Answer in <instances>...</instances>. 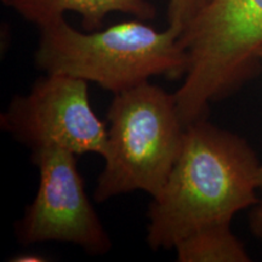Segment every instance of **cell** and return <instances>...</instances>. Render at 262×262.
Wrapping results in <instances>:
<instances>
[{
	"mask_svg": "<svg viewBox=\"0 0 262 262\" xmlns=\"http://www.w3.org/2000/svg\"><path fill=\"white\" fill-rule=\"evenodd\" d=\"M261 163L250 145L231 131L199 119L186 126L180 155L149 205L147 243L173 249L210 225L231 224L258 201Z\"/></svg>",
	"mask_w": 262,
	"mask_h": 262,
	"instance_id": "1",
	"label": "cell"
},
{
	"mask_svg": "<svg viewBox=\"0 0 262 262\" xmlns=\"http://www.w3.org/2000/svg\"><path fill=\"white\" fill-rule=\"evenodd\" d=\"M39 29L34 55L38 70L91 81L113 95L152 77L176 79L187 70V54L179 35L169 27L157 31L139 18L80 32L62 17Z\"/></svg>",
	"mask_w": 262,
	"mask_h": 262,
	"instance_id": "2",
	"label": "cell"
},
{
	"mask_svg": "<svg viewBox=\"0 0 262 262\" xmlns=\"http://www.w3.org/2000/svg\"><path fill=\"white\" fill-rule=\"evenodd\" d=\"M107 120L104 166L94 199L102 203L135 191L156 196L178 159L186 131L175 94L146 81L114 95Z\"/></svg>",
	"mask_w": 262,
	"mask_h": 262,
	"instance_id": "3",
	"label": "cell"
},
{
	"mask_svg": "<svg viewBox=\"0 0 262 262\" xmlns=\"http://www.w3.org/2000/svg\"><path fill=\"white\" fill-rule=\"evenodd\" d=\"M187 54L175 93L185 126L204 119L209 104L256 74L262 48V0H210L179 37Z\"/></svg>",
	"mask_w": 262,
	"mask_h": 262,
	"instance_id": "4",
	"label": "cell"
},
{
	"mask_svg": "<svg viewBox=\"0 0 262 262\" xmlns=\"http://www.w3.org/2000/svg\"><path fill=\"white\" fill-rule=\"evenodd\" d=\"M0 125L32 150L54 147L101 157L106 150L108 129L91 107L88 81L71 75L45 73L28 94L12 98Z\"/></svg>",
	"mask_w": 262,
	"mask_h": 262,
	"instance_id": "5",
	"label": "cell"
},
{
	"mask_svg": "<svg viewBox=\"0 0 262 262\" xmlns=\"http://www.w3.org/2000/svg\"><path fill=\"white\" fill-rule=\"evenodd\" d=\"M75 156L54 147L32 150V162L39 170V187L16 222L21 244L64 242L90 255H104L112 249V241L86 194Z\"/></svg>",
	"mask_w": 262,
	"mask_h": 262,
	"instance_id": "6",
	"label": "cell"
},
{
	"mask_svg": "<svg viewBox=\"0 0 262 262\" xmlns=\"http://www.w3.org/2000/svg\"><path fill=\"white\" fill-rule=\"evenodd\" d=\"M14 9L39 28L62 18L64 12H77L88 32L98 31L111 12H124L142 21L156 17V8L147 0H21Z\"/></svg>",
	"mask_w": 262,
	"mask_h": 262,
	"instance_id": "7",
	"label": "cell"
},
{
	"mask_svg": "<svg viewBox=\"0 0 262 262\" xmlns=\"http://www.w3.org/2000/svg\"><path fill=\"white\" fill-rule=\"evenodd\" d=\"M180 262H248L250 256L231 224L210 225L188 234L173 247Z\"/></svg>",
	"mask_w": 262,
	"mask_h": 262,
	"instance_id": "8",
	"label": "cell"
},
{
	"mask_svg": "<svg viewBox=\"0 0 262 262\" xmlns=\"http://www.w3.org/2000/svg\"><path fill=\"white\" fill-rule=\"evenodd\" d=\"M210 0H169L168 22L169 28L179 35L187 28Z\"/></svg>",
	"mask_w": 262,
	"mask_h": 262,
	"instance_id": "9",
	"label": "cell"
},
{
	"mask_svg": "<svg viewBox=\"0 0 262 262\" xmlns=\"http://www.w3.org/2000/svg\"><path fill=\"white\" fill-rule=\"evenodd\" d=\"M258 192H260V196L256 204L251 208L249 226H250L251 233L262 241V163L260 168V180H258Z\"/></svg>",
	"mask_w": 262,
	"mask_h": 262,
	"instance_id": "10",
	"label": "cell"
},
{
	"mask_svg": "<svg viewBox=\"0 0 262 262\" xmlns=\"http://www.w3.org/2000/svg\"><path fill=\"white\" fill-rule=\"evenodd\" d=\"M45 258H42L40 255H35V254H22V255H17L12 258V261H21V262H27V261H32V262H37V261H44Z\"/></svg>",
	"mask_w": 262,
	"mask_h": 262,
	"instance_id": "11",
	"label": "cell"
},
{
	"mask_svg": "<svg viewBox=\"0 0 262 262\" xmlns=\"http://www.w3.org/2000/svg\"><path fill=\"white\" fill-rule=\"evenodd\" d=\"M3 3H4L5 5H8V6H11V8H15L16 5L18 4L19 2H21V0H2Z\"/></svg>",
	"mask_w": 262,
	"mask_h": 262,
	"instance_id": "12",
	"label": "cell"
},
{
	"mask_svg": "<svg viewBox=\"0 0 262 262\" xmlns=\"http://www.w3.org/2000/svg\"><path fill=\"white\" fill-rule=\"evenodd\" d=\"M258 60L262 62V48L260 49V51H258Z\"/></svg>",
	"mask_w": 262,
	"mask_h": 262,
	"instance_id": "13",
	"label": "cell"
}]
</instances>
